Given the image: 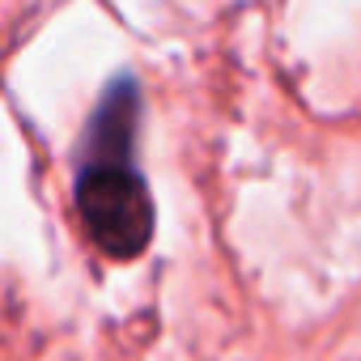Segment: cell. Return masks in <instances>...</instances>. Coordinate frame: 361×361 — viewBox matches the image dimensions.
Returning a JSON list of instances; mask_svg holds the SVG:
<instances>
[{"label":"cell","mask_w":361,"mask_h":361,"mask_svg":"<svg viewBox=\"0 0 361 361\" xmlns=\"http://www.w3.org/2000/svg\"><path fill=\"white\" fill-rule=\"evenodd\" d=\"M73 204L111 259H136L153 243V196L132 161H81Z\"/></svg>","instance_id":"1"},{"label":"cell","mask_w":361,"mask_h":361,"mask_svg":"<svg viewBox=\"0 0 361 361\" xmlns=\"http://www.w3.org/2000/svg\"><path fill=\"white\" fill-rule=\"evenodd\" d=\"M136 123H140V90L123 73L106 85L102 102L90 115V128L81 136V161H132Z\"/></svg>","instance_id":"2"}]
</instances>
